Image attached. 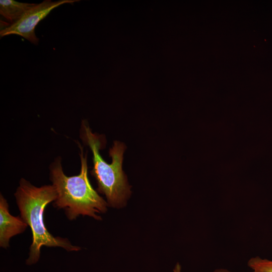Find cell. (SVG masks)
<instances>
[{
    "label": "cell",
    "mask_w": 272,
    "mask_h": 272,
    "mask_svg": "<svg viewBox=\"0 0 272 272\" xmlns=\"http://www.w3.org/2000/svg\"><path fill=\"white\" fill-rule=\"evenodd\" d=\"M80 138L92 152L93 167L91 173L97 181V191L105 195L109 206L122 207L130 194V186L122 169L125 145L118 141L114 142L109 151L112 163L108 164L99 152L103 147L102 136L93 133L86 120L82 121Z\"/></svg>",
    "instance_id": "cell-3"
},
{
    "label": "cell",
    "mask_w": 272,
    "mask_h": 272,
    "mask_svg": "<svg viewBox=\"0 0 272 272\" xmlns=\"http://www.w3.org/2000/svg\"><path fill=\"white\" fill-rule=\"evenodd\" d=\"M247 264L252 272H272V260L256 256L251 258Z\"/></svg>",
    "instance_id": "cell-7"
},
{
    "label": "cell",
    "mask_w": 272,
    "mask_h": 272,
    "mask_svg": "<svg viewBox=\"0 0 272 272\" xmlns=\"http://www.w3.org/2000/svg\"><path fill=\"white\" fill-rule=\"evenodd\" d=\"M36 4L21 3L14 0L0 1V14L13 24Z\"/></svg>",
    "instance_id": "cell-6"
},
{
    "label": "cell",
    "mask_w": 272,
    "mask_h": 272,
    "mask_svg": "<svg viewBox=\"0 0 272 272\" xmlns=\"http://www.w3.org/2000/svg\"><path fill=\"white\" fill-rule=\"evenodd\" d=\"M79 0H60L53 2L45 0L35 4L27 10L16 22L1 29V37L10 35L20 36L30 42L37 44L39 39L36 36V26L54 9L65 4H73Z\"/></svg>",
    "instance_id": "cell-4"
},
{
    "label": "cell",
    "mask_w": 272,
    "mask_h": 272,
    "mask_svg": "<svg viewBox=\"0 0 272 272\" xmlns=\"http://www.w3.org/2000/svg\"><path fill=\"white\" fill-rule=\"evenodd\" d=\"M173 272H181V266L178 263H177L176 264V265H175V267H174V268L173 269Z\"/></svg>",
    "instance_id": "cell-8"
},
{
    "label": "cell",
    "mask_w": 272,
    "mask_h": 272,
    "mask_svg": "<svg viewBox=\"0 0 272 272\" xmlns=\"http://www.w3.org/2000/svg\"><path fill=\"white\" fill-rule=\"evenodd\" d=\"M81 171L77 175L67 176L63 171L61 159L57 157L50 166V179L57 192L53 205L64 211L70 220L80 215L88 216L100 220L97 213L107 211V202L92 186L88 176L87 153L84 155L83 148L79 142Z\"/></svg>",
    "instance_id": "cell-1"
},
{
    "label": "cell",
    "mask_w": 272,
    "mask_h": 272,
    "mask_svg": "<svg viewBox=\"0 0 272 272\" xmlns=\"http://www.w3.org/2000/svg\"><path fill=\"white\" fill-rule=\"evenodd\" d=\"M213 272H231L226 269L220 268L215 270Z\"/></svg>",
    "instance_id": "cell-9"
},
{
    "label": "cell",
    "mask_w": 272,
    "mask_h": 272,
    "mask_svg": "<svg viewBox=\"0 0 272 272\" xmlns=\"http://www.w3.org/2000/svg\"><path fill=\"white\" fill-rule=\"evenodd\" d=\"M21 217L30 227L32 243L26 263L31 265L39 260L42 246L60 247L68 251H79L81 248L71 244L67 238L53 236L46 228L43 214L48 203L54 201L57 192L53 185L40 187L33 185L21 178L19 186L14 194Z\"/></svg>",
    "instance_id": "cell-2"
},
{
    "label": "cell",
    "mask_w": 272,
    "mask_h": 272,
    "mask_svg": "<svg viewBox=\"0 0 272 272\" xmlns=\"http://www.w3.org/2000/svg\"><path fill=\"white\" fill-rule=\"evenodd\" d=\"M28 225L20 217L11 215L9 205L3 195H0V246L7 249L10 239L23 233Z\"/></svg>",
    "instance_id": "cell-5"
}]
</instances>
